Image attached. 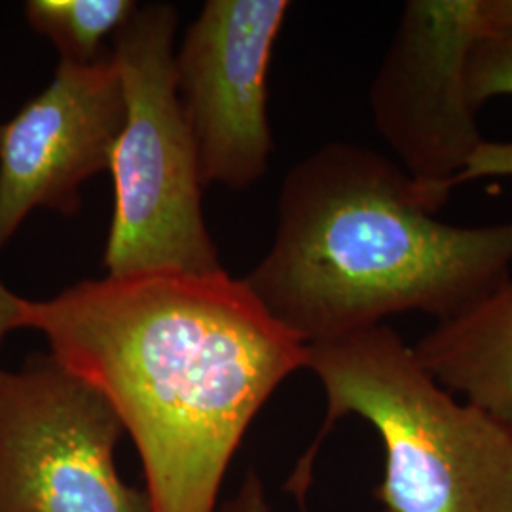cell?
I'll use <instances>...</instances> for the list:
<instances>
[{"label":"cell","instance_id":"cell-2","mask_svg":"<svg viewBox=\"0 0 512 512\" xmlns=\"http://www.w3.org/2000/svg\"><path fill=\"white\" fill-rule=\"evenodd\" d=\"M401 165L327 143L285 175L274 243L243 281L306 346L423 313L448 321L511 275L512 220L456 226Z\"/></svg>","mask_w":512,"mask_h":512},{"label":"cell","instance_id":"cell-4","mask_svg":"<svg viewBox=\"0 0 512 512\" xmlns=\"http://www.w3.org/2000/svg\"><path fill=\"white\" fill-rule=\"evenodd\" d=\"M179 12L139 4L114 35L126 122L112 148L114 213L103 264L109 277L222 270L202 211V169L175 73Z\"/></svg>","mask_w":512,"mask_h":512},{"label":"cell","instance_id":"cell-14","mask_svg":"<svg viewBox=\"0 0 512 512\" xmlns=\"http://www.w3.org/2000/svg\"><path fill=\"white\" fill-rule=\"evenodd\" d=\"M478 21L482 37L512 33V0H478Z\"/></svg>","mask_w":512,"mask_h":512},{"label":"cell","instance_id":"cell-5","mask_svg":"<svg viewBox=\"0 0 512 512\" xmlns=\"http://www.w3.org/2000/svg\"><path fill=\"white\" fill-rule=\"evenodd\" d=\"M124 433L109 401L52 355L0 368V512H154L118 475Z\"/></svg>","mask_w":512,"mask_h":512},{"label":"cell","instance_id":"cell-11","mask_svg":"<svg viewBox=\"0 0 512 512\" xmlns=\"http://www.w3.org/2000/svg\"><path fill=\"white\" fill-rule=\"evenodd\" d=\"M467 86L476 110L497 97H512V33L476 40L467 65Z\"/></svg>","mask_w":512,"mask_h":512},{"label":"cell","instance_id":"cell-3","mask_svg":"<svg viewBox=\"0 0 512 512\" xmlns=\"http://www.w3.org/2000/svg\"><path fill=\"white\" fill-rule=\"evenodd\" d=\"M327 418L287 482L298 499L334 423L368 421L384 446L382 512H512V431L450 393L403 338L378 325L308 346Z\"/></svg>","mask_w":512,"mask_h":512},{"label":"cell","instance_id":"cell-15","mask_svg":"<svg viewBox=\"0 0 512 512\" xmlns=\"http://www.w3.org/2000/svg\"><path fill=\"white\" fill-rule=\"evenodd\" d=\"M21 308L23 298L0 281V346L12 330L21 329Z\"/></svg>","mask_w":512,"mask_h":512},{"label":"cell","instance_id":"cell-1","mask_svg":"<svg viewBox=\"0 0 512 512\" xmlns=\"http://www.w3.org/2000/svg\"><path fill=\"white\" fill-rule=\"evenodd\" d=\"M21 329L44 334L55 361L109 401L154 512H217L249 425L308 355L224 270L80 281L23 298Z\"/></svg>","mask_w":512,"mask_h":512},{"label":"cell","instance_id":"cell-12","mask_svg":"<svg viewBox=\"0 0 512 512\" xmlns=\"http://www.w3.org/2000/svg\"><path fill=\"white\" fill-rule=\"evenodd\" d=\"M490 177H512V141H486L476 148L473 158L458 179L459 184Z\"/></svg>","mask_w":512,"mask_h":512},{"label":"cell","instance_id":"cell-7","mask_svg":"<svg viewBox=\"0 0 512 512\" xmlns=\"http://www.w3.org/2000/svg\"><path fill=\"white\" fill-rule=\"evenodd\" d=\"M289 8L287 0H209L186 31L175 73L203 186L243 190L268 171V74Z\"/></svg>","mask_w":512,"mask_h":512},{"label":"cell","instance_id":"cell-9","mask_svg":"<svg viewBox=\"0 0 512 512\" xmlns=\"http://www.w3.org/2000/svg\"><path fill=\"white\" fill-rule=\"evenodd\" d=\"M412 348L442 387L512 431V275Z\"/></svg>","mask_w":512,"mask_h":512},{"label":"cell","instance_id":"cell-6","mask_svg":"<svg viewBox=\"0 0 512 512\" xmlns=\"http://www.w3.org/2000/svg\"><path fill=\"white\" fill-rule=\"evenodd\" d=\"M480 37L478 0H410L370 86L378 135L439 211L484 143L467 86Z\"/></svg>","mask_w":512,"mask_h":512},{"label":"cell","instance_id":"cell-10","mask_svg":"<svg viewBox=\"0 0 512 512\" xmlns=\"http://www.w3.org/2000/svg\"><path fill=\"white\" fill-rule=\"evenodd\" d=\"M139 2L135 0H29V25L61 54V61L88 65L110 54L105 42L122 29Z\"/></svg>","mask_w":512,"mask_h":512},{"label":"cell","instance_id":"cell-13","mask_svg":"<svg viewBox=\"0 0 512 512\" xmlns=\"http://www.w3.org/2000/svg\"><path fill=\"white\" fill-rule=\"evenodd\" d=\"M222 512H272L264 484L255 471L247 473L238 495L222 507Z\"/></svg>","mask_w":512,"mask_h":512},{"label":"cell","instance_id":"cell-8","mask_svg":"<svg viewBox=\"0 0 512 512\" xmlns=\"http://www.w3.org/2000/svg\"><path fill=\"white\" fill-rule=\"evenodd\" d=\"M124 122L112 52L88 65L59 61L52 82L0 126V249L35 209H80V186L109 169Z\"/></svg>","mask_w":512,"mask_h":512}]
</instances>
